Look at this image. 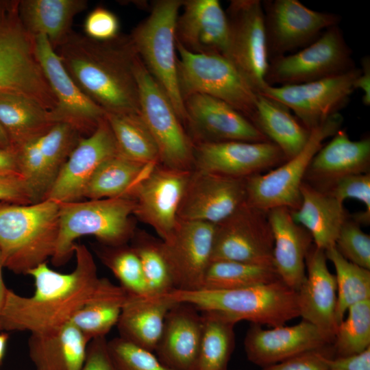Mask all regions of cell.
I'll return each instance as SVG.
<instances>
[{
	"label": "cell",
	"instance_id": "6da1fadb",
	"mask_svg": "<svg viewBox=\"0 0 370 370\" xmlns=\"http://www.w3.org/2000/svg\"><path fill=\"white\" fill-rule=\"evenodd\" d=\"M74 270L62 273L47 262L31 269L35 291L23 297L8 289L0 312V331H29L32 335L53 333L69 323L84 306L97 301L124 304L129 295L120 286L99 278L92 255L83 244L73 247Z\"/></svg>",
	"mask_w": 370,
	"mask_h": 370
},
{
	"label": "cell",
	"instance_id": "7a4b0ae2",
	"mask_svg": "<svg viewBox=\"0 0 370 370\" xmlns=\"http://www.w3.org/2000/svg\"><path fill=\"white\" fill-rule=\"evenodd\" d=\"M58 49L71 78L106 113H140L130 36L99 41L72 31Z\"/></svg>",
	"mask_w": 370,
	"mask_h": 370
},
{
	"label": "cell",
	"instance_id": "3957f363",
	"mask_svg": "<svg viewBox=\"0 0 370 370\" xmlns=\"http://www.w3.org/2000/svg\"><path fill=\"white\" fill-rule=\"evenodd\" d=\"M60 204L51 199L0 205V253L3 267L27 273L52 258L60 229Z\"/></svg>",
	"mask_w": 370,
	"mask_h": 370
},
{
	"label": "cell",
	"instance_id": "277c9868",
	"mask_svg": "<svg viewBox=\"0 0 370 370\" xmlns=\"http://www.w3.org/2000/svg\"><path fill=\"white\" fill-rule=\"evenodd\" d=\"M164 296L190 304L199 311L220 312L237 323L246 320L273 328L299 317L297 292L281 280L234 290H173Z\"/></svg>",
	"mask_w": 370,
	"mask_h": 370
},
{
	"label": "cell",
	"instance_id": "5b68a950",
	"mask_svg": "<svg viewBox=\"0 0 370 370\" xmlns=\"http://www.w3.org/2000/svg\"><path fill=\"white\" fill-rule=\"evenodd\" d=\"M60 204V229L55 253L56 266L65 264L73 254L75 241L93 236L109 247L125 245L134 234L135 204L126 196Z\"/></svg>",
	"mask_w": 370,
	"mask_h": 370
},
{
	"label": "cell",
	"instance_id": "8992f818",
	"mask_svg": "<svg viewBox=\"0 0 370 370\" xmlns=\"http://www.w3.org/2000/svg\"><path fill=\"white\" fill-rule=\"evenodd\" d=\"M18 1H0V92L28 97L49 110L56 99L38 60L35 37L24 27Z\"/></svg>",
	"mask_w": 370,
	"mask_h": 370
},
{
	"label": "cell",
	"instance_id": "52a82bcc",
	"mask_svg": "<svg viewBox=\"0 0 370 370\" xmlns=\"http://www.w3.org/2000/svg\"><path fill=\"white\" fill-rule=\"evenodd\" d=\"M183 0H158L130 36L144 66L170 99L186 127V114L177 77L175 27Z\"/></svg>",
	"mask_w": 370,
	"mask_h": 370
},
{
	"label": "cell",
	"instance_id": "ba28073f",
	"mask_svg": "<svg viewBox=\"0 0 370 370\" xmlns=\"http://www.w3.org/2000/svg\"><path fill=\"white\" fill-rule=\"evenodd\" d=\"M177 77L184 99L201 94L221 99L251 121L258 93L227 57L191 53L176 42Z\"/></svg>",
	"mask_w": 370,
	"mask_h": 370
},
{
	"label": "cell",
	"instance_id": "9c48e42d",
	"mask_svg": "<svg viewBox=\"0 0 370 370\" xmlns=\"http://www.w3.org/2000/svg\"><path fill=\"white\" fill-rule=\"evenodd\" d=\"M343 117L336 113L312 130L304 147L294 157L267 173L245 178V202L263 211L278 207L296 210L301 202L300 187L309 164L323 140L340 129Z\"/></svg>",
	"mask_w": 370,
	"mask_h": 370
},
{
	"label": "cell",
	"instance_id": "30bf717a",
	"mask_svg": "<svg viewBox=\"0 0 370 370\" xmlns=\"http://www.w3.org/2000/svg\"><path fill=\"white\" fill-rule=\"evenodd\" d=\"M140 112L158 149L159 162L166 166L192 170L194 143L166 94L137 56L134 64Z\"/></svg>",
	"mask_w": 370,
	"mask_h": 370
},
{
	"label": "cell",
	"instance_id": "8fae6325",
	"mask_svg": "<svg viewBox=\"0 0 370 370\" xmlns=\"http://www.w3.org/2000/svg\"><path fill=\"white\" fill-rule=\"evenodd\" d=\"M356 68L352 50L338 25L325 30L300 51L269 62L268 86L298 84L341 75Z\"/></svg>",
	"mask_w": 370,
	"mask_h": 370
},
{
	"label": "cell",
	"instance_id": "7c38bea8",
	"mask_svg": "<svg viewBox=\"0 0 370 370\" xmlns=\"http://www.w3.org/2000/svg\"><path fill=\"white\" fill-rule=\"evenodd\" d=\"M360 68L325 79L291 85L267 86L258 94L269 97L294 112L311 131L348 103L355 90L354 83Z\"/></svg>",
	"mask_w": 370,
	"mask_h": 370
},
{
	"label": "cell",
	"instance_id": "4fadbf2b",
	"mask_svg": "<svg viewBox=\"0 0 370 370\" xmlns=\"http://www.w3.org/2000/svg\"><path fill=\"white\" fill-rule=\"evenodd\" d=\"M227 58L258 94L265 86L269 65L264 12L260 0H232L226 10Z\"/></svg>",
	"mask_w": 370,
	"mask_h": 370
},
{
	"label": "cell",
	"instance_id": "5bb4252c",
	"mask_svg": "<svg viewBox=\"0 0 370 370\" xmlns=\"http://www.w3.org/2000/svg\"><path fill=\"white\" fill-rule=\"evenodd\" d=\"M269 62L304 48L339 24L334 13L311 10L297 0L262 1Z\"/></svg>",
	"mask_w": 370,
	"mask_h": 370
},
{
	"label": "cell",
	"instance_id": "9a60e30c",
	"mask_svg": "<svg viewBox=\"0 0 370 370\" xmlns=\"http://www.w3.org/2000/svg\"><path fill=\"white\" fill-rule=\"evenodd\" d=\"M273 237L267 212L246 202L215 225L212 261L232 260L273 267Z\"/></svg>",
	"mask_w": 370,
	"mask_h": 370
},
{
	"label": "cell",
	"instance_id": "2e32d148",
	"mask_svg": "<svg viewBox=\"0 0 370 370\" xmlns=\"http://www.w3.org/2000/svg\"><path fill=\"white\" fill-rule=\"evenodd\" d=\"M192 170L156 163L126 196L134 201V215L151 226L161 240L168 238L176 225L179 208Z\"/></svg>",
	"mask_w": 370,
	"mask_h": 370
},
{
	"label": "cell",
	"instance_id": "e0dca14e",
	"mask_svg": "<svg viewBox=\"0 0 370 370\" xmlns=\"http://www.w3.org/2000/svg\"><path fill=\"white\" fill-rule=\"evenodd\" d=\"M35 47L38 60L56 99V107L50 111L53 121L69 124L80 134L90 135L105 118L106 112L75 84L46 36H35Z\"/></svg>",
	"mask_w": 370,
	"mask_h": 370
},
{
	"label": "cell",
	"instance_id": "ac0fdd59",
	"mask_svg": "<svg viewBox=\"0 0 370 370\" xmlns=\"http://www.w3.org/2000/svg\"><path fill=\"white\" fill-rule=\"evenodd\" d=\"M214 232V224L178 219L169 237L161 240L175 290L201 288L212 261Z\"/></svg>",
	"mask_w": 370,
	"mask_h": 370
},
{
	"label": "cell",
	"instance_id": "d6986e66",
	"mask_svg": "<svg viewBox=\"0 0 370 370\" xmlns=\"http://www.w3.org/2000/svg\"><path fill=\"white\" fill-rule=\"evenodd\" d=\"M245 179L191 171L178 219L216 225L245 202Z\"/></svg>",
	"mask_w": 370,
	"mask_h": 370
},
{
	"label": "cell",
	"instance_id": "ffe728a7",
	"mask_svg": "<svg viewBox=\"0 0 370 370\" xmlns=\"http://www.w3.org/2000/svg\"><path fill=\"white\" fill-rule=\"evenodd\" d=\"M286 160L271 141L194 143V169L245 179Z\"/></svg>",
	"mask_w": 370,
	"mask_h": 370
},
{
	"label": "cell",
	"instance_id": "44dd1931",
	"mask_svg": "<svg viewBox=\"0 0 370 370\" xmlns=\"http://www.w3.org/2000/svg\"><path fill=\"white\" fill-rule=\"evenodd\" d=\"M186 125L193 143L269 141L245 116L225 101L201 94L184 99Z\"/></svg>",
	"mask_w": 370,
	"mask_h": 370
},
{
	"label": "cell",
	"instance_id": "7402d4cb",
	"mask_svg": "<svg viewBox=\"0 0 370 370\" xmlns=\"http://www.w3.org/2000/svg\"><path fill=\"white\" fill-rule=\"evenodd\" d=\"M119 153L105 116L90 135L79 139L45 199L58 204L79 201L97 168L106 160Z\"/></svg>",
	"mask_w": 370,
	"mask_h": 370
},
{
	"label": "cell",
	"instance_id": "603a6c76",
	"mask_svg": "<svg viewBox=\"0 0 370 370\" xmlns=\"http://www.w3.org/2000/svg\"><path fill=\"white\" fill-rule=\"evenodd\" d=\"M330 343L316 326L305 320L294 325H283L268 330L251 323L244 341L247 358L262 367L324 348Z\"/></svg>",
	"mask_w": 370,
	"mask_h": 370
},
{
	"label": "cell",
	"instance_id": "cb8c5ba5",
	"mask_svg": "<svg viewBox=\"0 0 370 370\" xmlns=\"http://www.w3.org/2000/svg\"><path fill=\"white\" fill-rule=\"evenodd\" d=\"M325 251L312 245L306 258V279L297 292L299 316L316 326L333 343L336 319V278L328 268Z\"/></svg>",
	"mask_w": 370,
	"mask_h": 370
},
{
	"label": "cell",
	"instance_id": "d4e9b609",
	"mask_svg": "<svg viewBox=\"0 0 370 370\" xmlns=\"http://www.w3.org/2000/svg\"><path fill=\"white\" fill-rule=\"evenodd\" d=\"M178 15L176 42L187 51L227 57L229 29L219 0H183Z\"/></svg>",
	"mask_w": 370,
	"mask_h": 370
},
{
	"label": "cell",
	"instance_id": "484cf974",
	"mask_svg": "<svg viewBox=\"0 0 370 370\" xmlns=\"http://www.w3.org/2000/svg\"><path fill=\"white\" fill-rule=\"evenodd\" d=\"M202 332L199 310L184 302H175L166 316L156 346L160 361L173 370H195Z\"/></svg>",
	"mask_w": 370,
	"mask_h": 370
},
{
	"label": "cell",
	"instance_id": "4316f807",
	"mask_svg": "<svg viewBox=\"0 0 370 370\" xmlns=\"http://www.w3.org/2000/svg\"><path fill=\"white\" fill-rule=\"evenodd\" d=\"M267 217L273 237V266L280 280L297 291L306 279V258L312 238L288 208L271 209Z\"/></svg>",
	"mask_w": 370,
	"mask_h": 370
},
{
	"label": "cell",
	"instance_id": "83f0119b",
	"mask_svg": "<svg viewBox=\"0 0 370 370\" xmlns=\"http://www.w3.org/2000/svg\"><path fill=\"white\" fill-rule=\"evenodd\" d=\"M369 164L370 138L352 140L340 129L314 155L304 179L319 187L343 176L369 173Z\"/></svg>",
	"mask_w": 370,
	"mask_h": 370
},
{
	"label": "cell",
	"instance_id": "f1b7e54d",
	"mask_svg": "<svg viewBox=\"0 0 370 370\" xmlns=\"http://www.w3.org/2000/svg\"><path fill=\"white\" fill-rule=\"evenodd\" d=\"M301 202L291 210L293 220L310 234L314 245L323 251L335 246L347 219L343 204L306 182L300 187Z\"/></svg>",
	"mask_w": 370,
	"mask_h": 370
},
{
	"label": "cell",
	"instance_id": "f546056e",
	"mask_svg": "<svg viewBox=\"0 0 370 370\" xmlns=\"http://www.w3.org/2000/svg\"><path fill=\"white\" fill-rule=\"evenodd\" d=\"M90 341L70 321L47 335L29 339V357L36 370H81Z\"/></svg>",
	"mask_w": 370,
	"mask_h": 370
},
{
	"label": "cell",
	"instance_id": "4dcf8cb0",
	"mask_svg": "<svg viewBox=\"0 0 370 370\" xmlns=\"http://www.w3.org/2000/svg\"><path fill=\"white\" fill-rule=\"evenodd\" d=\"M175 303L165 296L139 298L129 295L116 323L120 337L154 351L167 312Z\"/></svg>",
	"mask_w": 370,
	"mask_h": 370
},
{
	"label": "cell",
	"instance_id": "1f68e13d",
	"mask_svg": "<svg viewBox=\"0 0 370 370\" xmlns=\"http://www.w3.org/2000/svg\"><path fill=\"white\" fill-rule=\"evenodd\" d=\"M85 0H22L18 13L26 30L33 36H46L56 48L72 32L75 16L87 8Z\"/></svg>",
	"mask_w": 370,
	"mask_h": 370
},
{
	"label": "cell",
	"instance_id": "d6a6232c",
	"mask_svg": "<svg viewBox=\"0 0 370 370\" xmlns=\"http://www.w3.org/2000/svg\"><path fill=\"white\" fill-rule=\"evenodd\" d=\"M0 124L13 150L45 134L54 124L50 110L25 95L0 92Z\"/></svg>",
	"mask_w": 370,
	"mask_h": 370
},
{
	"label": "cell",
	"instance_id": "836d02e7",
	"mask_svg": "<svg viewBox=\"0 0 370 370\" xmlns=\"http://www.w3.org/2000/svg\"><path fill=\"white\" fill-rule=\"evenodd\" d=\"M251 121L280 149L286 160L304 147L311 132L286 106L260 94Z\"/></svg>",
	"mask_w": 370,
	"mask_h": 370
},
{
	"label": "cell",
	"instance_id": "e575fe53",
	"mask_svg": "<svg viewBox=\"0 0 370 370\" xmlns=\"http://www.w3.org/2000/svg\"><path fill=\"white\" fill-rule=\"evenodd\" d=\"M156 163L144 164L120 153L106 160L90 179L84 197L99 199L127 196Z\"/></svg>",
	"mask_w": 370,
	"mask_h": 370
},
{
	"label": "cell",
	"instance_id": "d590c367",
	"mask_svg": "<svg viewBox=\"0 0 370 370\" xmlns=\"http://www.w3.org/2000/svg\"><path fill=\"white\" fill-rule=\"evenodd\" d=\"M202 332L195 370H227L235 346L234 326L237 322L215 311H200Z\"/></svg>",
	"mask_w": 370,
	"mask_h": 370
},
{
	"label": "cell",
	"instance_id": "8d00e7d4",
	"mask_svg": "<svg viewBox=\"0 0 370 370\" xmlns=\"http://www.w3.org/2000/svg\"><path fill=\"white\" fill-rule=\"evenodd\" d=\"M119 153L144 164L160 163L157 145L140 114L106 113Z\"/></svg>",
	"mask_w": 370,
	"mask_h": 370
},
{
	"label": "cell",
	"instance_id": "74e56055",
	"mask_svg": "<svg viewBox=\"0 0 370 370\" xmlns=\"http://www.w3.org/2000/svg\"><path fill=\"white\" fill-rule=\"evenodd\" d=\"M280 280L273 267L232 260L209 264L199 290L225 291L265 284Z\"/></svg>",
	"mask_w": 370,
	"mask_h": 370
},
{
	"label": "cell",
	"instance_id": "f35d334b",
	"mask_svg": "<svg viewBox=\"0 0 370 370\" xmlns=\"http://www.w3.org/2000/svg\"><path fill=\"white\" fill-rule=\"evenodd\" d=\"M325 253L336 271V319L338 325L349 307L370 299V271L347 260L335 246L328 249Z\"/></svg>",
	"mask_w": 370,
	"mask_h": 370
},
{
	"label": "cell",
	"instance_id": "ab89813d",
	"mask_svg": "<svg viewBox=\"0 0 370 370\" xmlns=\"http://www.w3.org/2000/svg\"><path fill=\"white\" fill-rule=\"evenodd\" d=\"M137 254L151 297H162L175 290L171 271L162 248V241L140 234L132 246Z\"/></svg>",
	"mask_w": 370,
	"mask_h": 370
},
{
	"label": "cell",
	"instance_id": "60d3db41",
	"mask_svg": "<svg viewBox=\"0 0 370 370\" xmlns=\"http://www.w3.org/2000/svg\"><path fill=\"white\" fill-rule=\"evenodd\" d=\"M81 138L73 127L65 123H56L38 138L44 162L45 181L49 192Z\"/></svg>",
	"mask_w": 370,
	"mask_h": 370
},
{
	"label": "cell",
	"instance_id": "b9f144b4",
	"mask_svg": "<svg viewBox=\"0 0 370 370\" xmlns=\"http://www.w3.org/2000/svg\"><path fill=\"white\" fill-rule=\"evenodd\" d=\"M101 258L128 295L139 298L151 297L139 258L132 247L108 246L101 253Z\"/></svg>",
	"mask_w": 370,
	"mask_h": 370
},
{
	"label": "cell",
	"instance_id": "7bdbcfd3",
	"mask_svg": "<svg viewBox=\"0 0 370 370\" xmlns=\"http://www.w3.org/2000/svg\"><path fill=\"white\" fill-rule=\"evenodd\" d=\"M346 313L333 341L338 356L358 354L370 347V299L352 306Z\"/></svg>",
	"mask_w": 370,
	"mask_h": 370
},
{
	"label": "cell",
	"instance_id": "ee69618b",
	"mask_svg": "<svg viewBox=\"0 0 370 370\" xmlns=\"http://www.w3.org/2000/svg\"><path fill=\"white\" fill-rule=\"evenodd\" d=\"M124 304L116 301L90 303L79 309L70 322L90 341L106 337L113 326L116 325Z\"/></svg>",
	"mask_w": 370,
	"mask_h": 370
},
{
	"label": "cell",
	"instance_id": "f6af8a7d",
	"mask_svg": "<svg viewBox=\"0 0 370 370\" xmlns=\"http://www.w3.org/2000/svg\"><path fill=\"white\" fill-rule=\"evenodd\" d=\"M108 349L116 370H173L152 352L122 338L108 341Z\"/></svg>",
	"mask_w": 370,
	"mask_h": 370
},
{
	"label": "cell",
	"instance_id": "bcb514c9",
	"mask_svg": "<svg viewBox=\"0 0 370 370\" xmlns=\"http://www.w3.org/2000/svg\"><path fill=\"white\" fill-rule=\"evenodd\" d=\"M316 188L330 195L343 204L346 199H354L360 201L365 206V210L362 213H359L357 217H355V221L358 223H365L366 224L369 223V173L343 176Z\"/></svg>",
	"mask_w": 370,
	"mask_h": 370
},
{
	"label": "cell",
	"instance_id": "7dc6e473",
	"mask_svg": "<svg viewBox=\"0 0 370 370\" xmlns=\"http://www.w3.org/2000/svg\"><path fill=\"white\" fill-rule=\"evenodd\" d=\"M335 247L349 262L370 270V236L361 230L359 223L347 218L339 231Z\"/></svg>",
	"mask_w": 370,
	"mask_h": 370
},
{
	"label": "cell",
	"instance_id": "c3c4849f",
	"mask_svg": "<svg viewBox=\"0 0 370 370\" xmlns=\"http://www.w3.org/2000/svg\"><path fill=\"white\" fill-rule=\"evenodd\" d=\"M117 16L103 7H97L86 16L84 29L85 35L93 40L107 41L119 35Z\"/></svg>",
	"mask_w": 370,
	"mask_h": 370
},
{
	"label": "cell",
	"instance_id": "681fc988",
	"mask_svg": "<svg viewBox=\"0 0 370 370\" xmlns=\"http://www.w3.org/2000/svg\"><path fill=\"white\" fill-rule=\"evenodd\" d=\"M323 348L296 355L280 362L264 367L262 370H328Z\"/></svg>",
	"mask_w": 370,
	"mask_h": 370
},
{
	"label": "cell",
	"instance_id": "f907efd6",
	"mask_svg": "<svg viewBox=\"0 0 370 370\" xmlns=\"http://www.w3.org/2000/svg\"><path fill=\"white\" fill-rule=\"evenodd\" d=\"M107 344L106 337L91 340L88 345L86 357L81 370H116Z\"/></svg>",
	"mask_w": 370,
	"mask_h": 370
},
{
	"label": "cell",
	"instance_id": "816d5d0a",
	"mask_svg": "<svg viewBox=\"0 0 370 370\" xmlns=\"http://www.w3.org/2000/svg\"><path fill=\"white\" fill-rule=\"evenodd\" d=\"M0 201L14 204H32L26 184L20 175L0 177Z\"/></svg>",
	"mask_w": 370,
	"mask_h": 370
},
{
	"label": "cell",
	"instance_id": "f5cc1de1",
	"mask_svg": "<svg viewBox=\"0 0 370 370\" xmlns=\"http://www.w3.org/2000/svg\"><path fill=\"white\" fill-rule=\"evenodd\" d=\"M328 370H370V347L365 351L335 358L328 357Z\"/></svg>",
	"mask_w": 370,
	"mask_h": 370
},
{
	"label": "cell",
	"instance_id": "db71d44e",
	"mask_svg": "<svg viewBox=\"0 0 370 370\" xmlns=\"http://www.w3.org/2000/svg\"><path fill=\"white\" fill-rule=\"evenodd\" d=\"M360 72L356 78L354 87L355 90L362 92V101L366 106H370V58L365 56L360 61Z\"/></svg>",
	"mask_w": 370,
	"mask_h": 370
},
{
	"label": "cell",
	"instance_id": "11a10c76",
	"mask_svg": "<svg viewBox=\"0 0 370 370\" xmlns=\"http://www.w3.org/2000/svg\"><path fill=\"white\" fill-rule=\"evenodd\" d=\"M19 175L16 153L12 149H0V177Z\"/></svg>",
	"mask_w": 370,
	"mask_h": 370
},
{
	"label": "cell",
	"instance_id": "9f6ffc18",
	"mask_svg": "<svg viewBox=\"0 0 370 370\" xmlns=\"http://www.w3.org/2000/svg\"><path fill=\"white\" fill-rule=\"evenodd\" d=\"M3 267V261L1 258V255L0 253V312L3 307L5 298H6L7 292L8 290V288H7L5 285L3 275H2Z\"/></svg>",
	"mask_w": 370,
	"mask_h": 370
},
{
	"label": "cell",
	"instance_id": "6f0895ef",
	"mask_svg": "<svg viewBox=\"0 0 370 370\" xmlns=\"http://www.w3.org/2000/svg\"><path fill=\"white\" fill-rule=\"evenodd\" d=\"M0 149H12L11 143L7 133L0 124Z\"/></svg>",
	"mask_w": 370,
	"mask_h": 370
},
{
	"label": "cell",
	"instance_id": "680465c9",
	"mask_svg": "<svg viewBox=\"0 0 370 370\" xmlns=\"http://www.w3.org/2000/svg\"><path fill=\"white\" fill-rule=\"evenodd\" d=\"M8 340V334L3 332L0 334V368L4 356L6 344Z\"/></svg>",
	"mask_w": 370,
	"mask_h": 370
}]
</instances>
